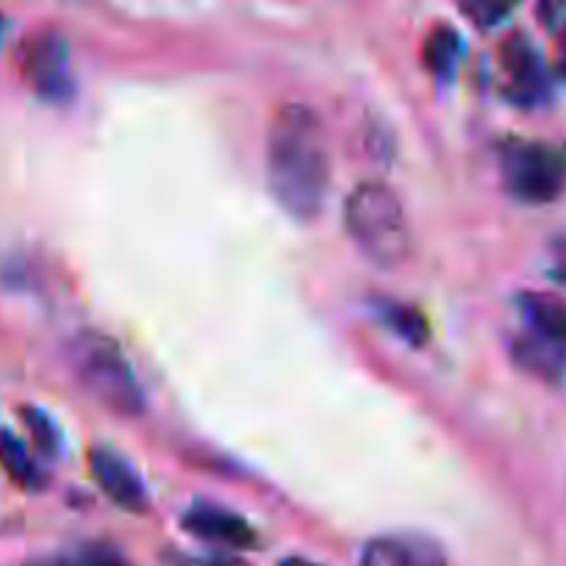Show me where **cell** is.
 Segmentation results:
<instances>
[{"label":"cell","mask_w":566,"mask_h":566,"mask_svg":"<svg viewBox=\"0 0 566 566\" xmlns=\"http://www.w3.org/2000/svg\"><path fill=\"white\" fill-rule=\"evenodd\" d=\"M384 323L395 331L400 339L411 342V345H422L428 342V323L417 308H408L402 303H386L384 306Z\"/></svg>","instance_id":"obj_16"},{"label":"cell","mask_w":566,"mask_h":566,"mask_svg":"<svg viewBox=\"0 0 566 566\" xmlns=\"http://www.w3.org/2000/svg\"><path fill=\"white\" fill-rule=\"evenodd\" d=\"M40 566H128L125 555L119 553L114 544L106 542H92L84 544V547L73 549L67 555H59V558L45 560Z\"/></svg>","instance_id":"obj_14"},{"label":"cell","mask_w":566,"mask_h":566,"mask_svg":"<svg viewBox=\"0 0 566 566\" xmlns=\"http://www.w3.org/2000/svg\"><path fill=\"white\" fill-rule=\"evenodd\" d=\"M500 64L505 73V92L516 103H538L547 95V70H544L542 53L533 48L531 40L514 34L503 48H500Z\"/></svg>","instance_id":"obj_7"},{"label":"cell","mask_w":566,"mask_h":566,"mask_svg":"<svg viewBox=\"0 0 566 566\" xmlns=\"http://www.w3.org/2000/svg\"><path fill=\"white\" fill-rule=\"evenodd\" d=\"M536 18L547 31H555L566 18V0H536Z\"/></svg>","instance_id":"obj_19"},{"label":"cell","mask_w":566,"mask_h":566,"mask_svg":"<svg viewBox=\"0 0 566 566\" xmlns=\"http://www.w3.org/2000/svg\"><path fill=\"white\" fill-rule=\"evenodd\" d=\"M70 367L86 395L101 402L103 408L123 419L142 417L145 391L112 336L101 334V331H81L70 342Z\"/></svg>","instance_id":"obj_3"},{"label":"cell","mask_w":566,"mask_h":566,"mask_svg":"<svg viewBox=\"0 0 566 566\" xmlns=\"http://www.w3.org/2000/svg\"><path fill=\"white\" fill-rule=\"evenodd\" d=\"M266 187L286 214L319 217L331 187V156L323 119L303 103H286L266 130Z\"/></svg>","instance_id":"obj_1"},{"label":"cell","mask_w":566,"mask_h":566,"mask_svg":"<svg viewBox=\"0 0 566 566\" xmlns=\"http://www.w3.org/2000/svg\"><path fill=\"white\" fill-rule=\"evenodd\" d=\"M514 358L522 369L544 380H558L566 369V347L553 345L542 336H525L514 345Z\"/></svg>","instance_id":"obj_11"},{"label":"cell","mask_w":566,"mask_h":566,"mask_svg":"<svg viewBox=\"0 0 566 566\" xmlns=\"http://www.w3.org/2000/svg\"><path fill=\"white\" fill-rule=\"evenodd\" d=\"M345 228L353 244L384 270L406 264L413 250L406 209L384 181H361L347 195Z\"/></svg>","instance_id":"obj_2"},{"label":"cell","mask_w":566,"mask_h":566,"mask_svg":"<svg viewBox=\"0 0 566 566\" xmlns=\"http://www.w3.org/2000/svg\"><path fill=\"white\" fill-rule=\"evenodd\" d=\"M522 0H461V12L475 29H497L514 14Z\"/></svg>","instance_id":"obj_15"},{"label":"cell","mask_w":566,"mask_h":566,"mask_svg":"<svg viewBox=\"0 0 566 566\" xmlns=\"http://www.w3.org/2000/svg\"><path fill=\"white\" fill-rule=\"evenodd\" d=\"M3 36H7V20L0 14V42H3Z\"/></svg>","instance_id":"obj_22"},{"label":"cell","mask_w":566,"mask_h":566,"mask_svg":"<svg viewBox=\"0 0 566 566\" xmlns=\"http://www.w3.org/2000/svg\"><path fill=\"white\" fill-rule=\"evenodd\" d=\"M181 525L195 538L217 544V547L253 549L259 544V533H255V527L244 516L214 503L189 505L187 514L181 516Z\"/></svg>","instance_id":"obj_6"},{"label":"cell","mask_w":566,"mask_h":566,"mask_svg":"<svg viewBox=\"0 0 566 566\" xmlns=\"http://www.w3.org/2000/svg\"><path fill=\"white\" fill-rule=\"evenodd\" d=\"M281 566H319V564H314V560H306V558H286Z\"/></svg>","instance_id":"obj_21"},{"label":"cell","mask_w":566,"mask_h":566,"mask_svg":"<svg viewBox=\"0 0 566 566\" xmlns=\"http://www.w3.org/2000/svg\"><path fill=\"white\" fill-rule=\"evenodd\" d=\"M505 189L525 206H549L566 192V145L511 142L503 150Z\"/></svg>","instance_id":"obj_4"},{"label":"cell","mask_w":566,"mask_h":566,"mask_svg":"<svg viewBox=\"0 0 566 566\" xmlns=\"http://www.w3.org/2000/svg\"><path fill=\"white\" fill-rule=\"evenodd\" d=\"M20 73L29 90L42 101L64 103L73 95V64H70L67 40L53 31L31 36L20 53Z\"/></svg>","instance_id":"obj_5"},{"label":"cell","mask_w":566,"mask_h":566,"mask_svg":"<svg viewBox=\"0 0 566 566\" xmlns=\"http://www.w3.org/2000/svg\"><path fill=\"white\" fill-rule=\"evenodd\" d=\"M560 70H564V75H566V36H564V56H560Z\"/></svg>","instance_id":"obj_23"},{"label":"cell","mask_w":566,"mask_h":566,"mask_svg":"<svg viewBox=\"0 0 566 566\" xmlns=\"http://www.w3.org/2000/svg\"><path fill=\"white\" fill-rule=\"evenodd\" d=\"M549 277H553L555 283H560V286H566V264H560V266H555L553 272H549Z\"/></svg>","instance_id":"obj_20"},{"label":"cell","mask_w":566,"mask_h":566,"mask_svg":"<svg viewBox=\"0 0 566 566\" xmlns=\"http://www.w3.org/2000/svg\"><path fill=\"white\" fill-rule=\"evenodd\" d=\"M23 422H25V428H29L34 444L42 450V453L45 455L59 453V431L48 413H42L40 408H23Z\"/></svg>","instance_id":"obj_17"},{"label":"cell","mask_w":566,"mask_h":566,"mask_svg":"<svg viewBox=\"0 0 566 566\" xmlns=\"http://www.w3.org/2000/svg\"><path fill=\"white\" fill-rule=\"evenodd\" d=\"M90 467L101 492L114 505L130 511V514H145L148 511V489H145L142 478L136 475V470L123 455L108 448H95L90 455Z\"/></svg>","instance_id":"obj_8"},{"label":"cell","mask_w":566,"mask_h":566,"mask_svg":"<svg viewBox=\"0 0 566 566\" xmlns=\"http://www.w3.org/2000/svg\"><path fill=\"white\" fill-rule=\"evenodd\" d=\"M522 314H525L533 334L553 342V345L566 347V303L560 297L531 292V295L522 297Z\"/></svg>","instance_id":"obj_10"},{"label":"cell","mask_w":566,"mask_h":566,"mask_svg":"<svg viewBox=\"0 0 566 566\" xmlns=\"http://www.w3.org/2000/svg\"><path fill=\"white\" fill-rule=\"evenodd\" d=\"M358 566H448V558L444 549L428 536L391 533V536L369 538Z\"/></svg>","instance_id":"obj_9"},{"label":"cell","mask_w":566,"mask_h":566,"mask_svg":"<svg viewBox=\"0 0 566 566\" xmlns=\"http://www.w3.org/2000/svg\"><path fill=\"white\" fill-rule=\"evenodd\" d=\"M165 560L170 566H244L242 560L233 555L217 553V555H187V553H167Z\"/></svg>","instance_id":"obj_18"},{"label":"cell","mask_w":566,"mask_h":566,"mask_svg":"<svg viewBox=\"0 0 566 566\" xmlns=\"http://www.w3.org/2000/svg\"><path fill=\"white\" fill-rule=\"evenodd\" d=\"M0 467H3V470L9 472V478H12L14 483H20V486H42V472L36 470V464L31 461L25 444L9 431H0Z\"/></svg>","instance_id":"obj_13"},{"label":"cell","mask_w":566,"mask_h":566,"mask_svg":"<svg viewBox=\"0 0 566 566\" xmlns=\"http://www.w3.org/2000/svg\"><path fill=\"white\" fill-rule=\"evenodd\" d=\"M461 56V36L459 31L450 29V25H437L431 31V36L424 40L422 48V59L424 67L431 70L437 78H448L453 75L455 64H459Z\"/></svg>","instance_id":"obj_12"}]
</instances>
